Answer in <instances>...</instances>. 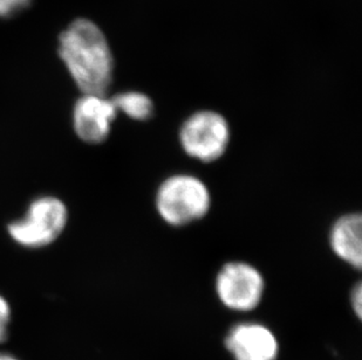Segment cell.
Segmentation results:
<instances>
[{
    "label": "cell",
    "instance_id": "cell-1",
    "mask_svg": "<svg viewBox=\"0 0 362 360\" xmlns=\"http://www.w3.org/2000/svg\"><path fill=\"white\" fill-rule=\"evenodd\" d=\"M58 52L82 94L107 95L113 81V53L94 21H72L59 37Z\"/></svg>",
    "mask_w": 362,
    "mask_h": 360
},
{
    "label": "cell",
    "instance_id": "cell-12",
    "mask_svg": "<svg viewBox=\"0 0 362 360\" xmlns=\"http://www.w3.org/2000/svg\"><path fill=\"white\" fill-rule=\"evenodd\" d=\"M352 306L353 310H354V313H356V316L361 318V311H362V288L361 284L358 283L354 288H353L352 292Z\"/></svg>",
    "mask_w": 362,
    "mask_h": 360
},
{
    "label": "cell",
    "instance_id": "cell-13",
    "mask_svg": "<svg viewBox=\"0 0 362 360\" xmlns=\"http://www.w3.org/2000/svg\"><path fill=\"white\" fill-rule=\"evenodd\" d=\"M0 360H19L18 358L14 357L12 354H0Z\"/></svg>",
    "mask_w": 362,
    "mask_h": 360
},
{
    "label": "cell",
    "instance_id": "cell-6",
    "mask_svg": "<svg viewBox=\"0 0 362 360\" xmlns=\"http://www.w3.org/2000/svg\"><path fill=\"white\" fill-rule=\"evenodd\" d=\"M117 110L107 95L83 94L73 110L76 135L86 143H103L110 136Z\"/></svg>",
    "mask_w": 362,
    "mask_h": 360
},
{
    "label": "cell",
    "instance_id": "cell-7",
    "mask_svg": "<svg viewBox=\"0 0 362 360\" xmlns=\"http://www.w3.org/2000/svg\"><path fill=\"white\" fill-rule=\"evenodd\" d=\"M226 347L235 360H276L279 345L267 326L243 323L235 326L226 338Z\"/></svg>",
    "mask_w": 362,
    "mask_h": 360
},
{
    "label": "cell",
    "instance_id": "cell-3",
    "mask_svg": "<svg viewBox=\"0 0 362 360\" xmlns=\"http://www.w3.org/2000/svg\"><path fill=\"white\" fill-rule=\"evenodd\" d=\"M231 130L226 117L214 110L194 112L182 123L178 140L189 157L202 163H212L226 153Z\"/></svg>",
    "mask_w": 362,
    "mask_h": 360
},
{
    "label": "cell",
    "instance_id": "cell-10",
    "mask_svg": "<svg viewBox=\"0 0 362 360\" xmlns=\"http://www.w3.org/2000/svg\"><path fill=\"white\" fill-rule=\"evenodd\" d=\"M10 320V304L3 296H0V343H3L4 340H6Z\"/></svg>",
    "mask_w": 362,
    "mask_h": 360
},
{
    "label": "cell",
    "instance_id": "cell-8",
    "mask_svg": "<svg viewBox=\"0 0 362 360\" xmlns=\"http://www.w3.org/2000/svg\"><path fill=\"white\" fill-rule=\"evenodd\" d=\"M329 246L340 260L353 268L362 265V217L360 213L342 215L329 231Z\"/></svg>",
    "mask_w": 362,
    "mask_h": 360
},
{
    "label": "cell",
    "instance_id": "cell-9",
    "mask_svg": "<svg viewBox=\"0 0 362 360\" xmlns=\"http://www.w3.org/2000/svg\"><path fill=\"white\" fill-rule=\"evenodd\" d=\"M110 100L117 112H123L134 121L144 122L151 119L154 115V102L144 92H135V90L123 92L113 96Z\"/></svg>",
    "mask_w": 362,
    "mask_h": 360
},
{
    "label": "cell",
    "instance_id": "cell-4",
    "mask_svg": "<svg viewBox=\"0 0 362 360\" xmlns=\"http://www.w3.org/2000/svg\"><path fill=\"white\" fill-rule=\"evenodd\" d=\"M67 219V208L62 200L54 197H41L30 205L21 220L8 224V233L19 245L40 248L58 239Z\"/></svg>",
    "mask_w": 362,
    "mask_h": 360
},
{
    "label": "cell",
    "instance_id": "cell-5",
    "mask_svg": "<svg viewBox=\"0 0 362 360\" xmlns=\"http://www.w3.org/2000/svg\"><path fill=\"white\" fill-rule=\"evenodd\" d=\"M265 290L262 272L250 263L233 261L223 265L216 277L219 301L233 311H251L259 306Z\"/></svg>",
    "mask_w": 362,
    "mask_h": 360
},
{
    "label": "cell",
    "instance_id": "cell-11",
    "mask_svg": "<svg viewBox=\"0 0 362 360\" xmlns=\"http://www.w3.org/2000/svg\"><path fill=\"white\" fill-rule=\"evenodd\" d=\"M31 0H0V17H10L28 6Z\"/></svg>",
    "mask_w": 362,
    "mask_h": 360
},
{
    "label": "cell",
    "instance_id": "cell-2",
    "mask_svg": "<svg viewBox=\"0 0 362 360\" xmlns=\"http://www.w3.org/2000/svg\"><path fill=\"white\" fill-rule=\"evenodd\" d=\"M155 205L165 224L183 227L208 215L211 193L204 181L196 176L173 174L158 186Z\"/></svg>",
    "mask_w": 362,
    "mask_h": 360
}]
</instances>
